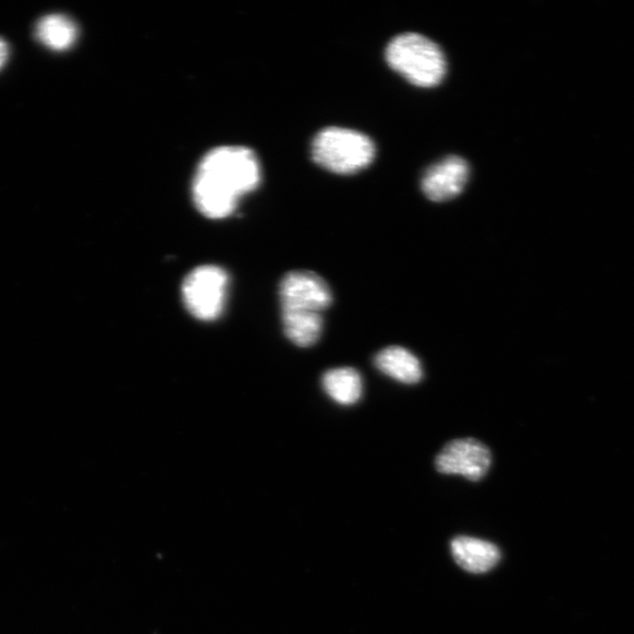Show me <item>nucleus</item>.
<instances>
[{
  "label": "nucleus",
  "mask_w": 634,
  "mask_h": 634,
  "mask_svg": "<svg viewBox=\"0 0 634 634\" xmlns=\"http://www.w3.org/2000/svg\"><path fill=\"white\" fill-rule=\"evenodd\" d=\"M261 181V166L252 149L221 146L202 159L193 179L196 208L210 219L230 217L241 196L253 192Z\"/></svg>",
  "instance_id": "1"
},
{
  "label": "nucleus",
  "mask_w": 634,
  "mask_h": 634,
  "mask_svg": "<svg viewBox=\"0 0 634 634\" xmlns=\"http://www.w3.org/2000/svg\"><path fill=\"white\" fill-rule=\"evenodd\" d=\"M386 59L392 70L419 87L439 85L446 77L443 51L439 45L418 34H403L392 39Z\"/></svg>",
  "instance_id": "2"
},
{
  "label": "nucleus",
  "mask_w": 634,
  "mask_h": 634,
  "mask_svg": "<svg viewBox=\"0 0 634 634\" xmlns=\"http://www.w3.org/2000/svg\"><path fill=\"white\" fill-rule=\"evenodd\" d=\"M314 161L337 174H354L374 161L376 148L368 135L342 127L317 133L312 145Z\"/></svg>",
  "instance_id": "3"
},
{
  "label": "nucleus",
  "mask_w": 634,
  "mask_h": 634,
  "mask_svg": "<svg viewBox=\"0 0 634 634\" xmlns=\"http://www.w3.org/2000/svg\"><path fill=\"white\" fill-rule=\"evenodd\" d=\"M230 278L219 266L196 267L181 285V296L186 310L194 319L210 322L222 315L228 301Z\"/></svg>",
  "instance_id": "4"
},
{
  "label": "nucleus",
  "mask_w": 634,
  "mask_h": 634,
  "mask_svg": "<svg viewBox=\"0 0 634 634\" xmlns=\"http://www.w3.org/2000/svg\"><path fill=\"white\" fill-rule=\"evenodd\" d=\"M279 294L282 314H321L333 302L328 283L308 270L284 276Z\"/></svg>",
  "instance_id": "5"
},
{
  "label": "nucleus",
  "mask_w": 634,
  "mask_h": 634,
  "mask_svg": "<svg viewBox=\"0 0 634 634\" xmlns=\"http://www.w3.org/2000/svg\"><path fill=\"white\" fill-rule=\"evenodd\" d=\"M491 466V452L479 441L456 440L447 444L436 459V470L443 475H461L478 481Z\"/></svg>",
  "instance_id": "6"
},
{
  "label": "nucleus",
  "mask_w": 634,
  "mask_h": 634,
  "mask_svg": "<svg viewBox=\"0 0 634 634\" xmlns=\"http://www.w3.org/2000/svg\"><path fill=\"white\" fill-rule=\"evenodd\" d=\"M471 168L464 159L448 157L429 168L422 178V191L435 203L456 198L470 180Z\"/></svg>",
  "instance_id": "7"
},
{
  "label": "nucleus",
  "mask_w": 634,
  "mask_h": 634,
  "mask_svg": "<svg viewBox=\"0 0 634 634\" xmlns=\"http://www.w3.org/2000/svg\"><path fill=\"white\" fill-rule=\"evenodd\" d=\"M451 552L455 562L471 573H486L501 561V550L492 542L460 536L451 541Z\"/></svg>",
  "instance_id": "8"
},
{
  "label": "nucleus",
  "mask_w": 634,
  "mask_h": 634,
  "mask_svg": "<svg viewBox=\"0 0 634 634\" xmlns=\"http://www.w3.org/2000/svg\"><path fill=\"white\" fill-rule=\"evenodd\" d=\"M374 365L392 380L404 385H416L423 377L418 358L402 346H388L375 356Z\"/></svg>",
  "instance_id": "9"
},
{
  "label": "nucleus",
  "mask_w": 634,
  "mask_h": 634,
  "mask_svg": "<svg viewBox=\"0 0 634 634\" xmlns=\"http://www.w3.org/2000/svg\"><path fill=\"white\" fill-rule=\"evenodd\" d=\"M36 38L44 47L63 52L77 41L78 27L64 14H49L37 23Z\"/></svg>",
  "instance_id": "10"
},
{
  "label": "nucleus",
  "mask_w": 634,
  "mask_h": 634,
  "mask_svg": "<svg viewBox=\"0 0 634 634\" xmlns=\"http://www.w3.org/2000/svg\"><path fill=\"white\" fill-rule=\"evenodd\" d=\"M326 394L341 405H353L362 398L364 382L354 368H338L327 371L322 377Z\"/></svg>",
  "instance_id": "11"
},
{
  "label": "nucleus",
  "mask_w": 634,
  "mask_h": 634,
  "mask_svg": "<svg viewBox=\"0 0 634 634\" xmlns=\"http://www.w3.org/2000/svg\"><path fill=\"white\" fill-rule=\"evenodd\" d=\"M283 333L286 339L301 349H308L322 334L321 314H282Z\"/></svg>",
  "instance_id": "12"
},
{
  "label": "nucleus",
  "mask_w": 634,
  "mask_h": 634,
  "mask_svg": "<svg viewBox=\"0 0 634 634\" xmlns=\"http://www.w3.org/2000/svg\"><path fill=\"white\" fill-rule=\"evenodd\" d=\"M9 59V45L3 38H0V70L7 64Z\"/></svg>",
  "instance_id": "13"
}]
</instances>
